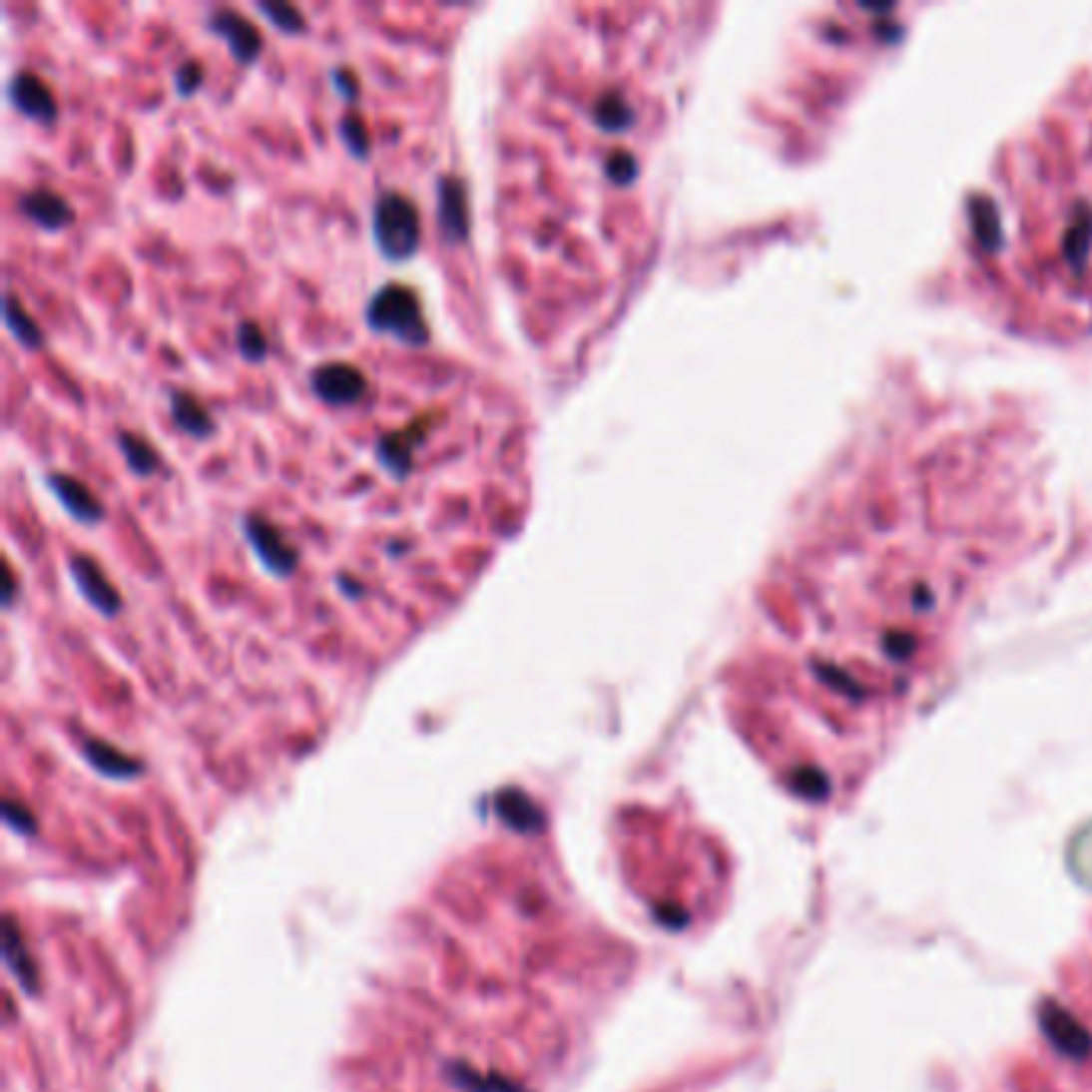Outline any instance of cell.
<instances>
[{
    "label": "cell",
    "instance_id": "6da1fadb",
    "mask_svg": "<svg viewBox=\"0 0 1092 1092\" xmlns=\"http://www.w3.org/2000/svg\"><path fill=\"white\" fill-rule=\"evenodd\" d=\"M961 267L1006 330L1044 343L1092 333V68L993 158L964 209Z\"/></svg>",
    "mask_w": 1092,
    "mask_h": 1092
},
{
    "label": "cell",
    "instance_id": "7a4b0ae2",
    "mask_svg": "<svg viewBox=\"0 0 1092 1092\" xmlns=\"http://www.w3.org/2000/svg\"><path fill=\"white\" fill-rule=\"evenodd\" d=\"M365 320L368 327L378 333H388L394 340H401L407 346H426L429 343V324L423 314V304L417 298V291L404 282H388L381 285L372 301L365 307Z\"/></svg>",
    "mask_w": 1092,
    "mask_h": 1092
},
{
    "label": "cell",
    "instance_id": "3957f363",
    "mask_svg": "<svg viewBox=\"0 0 1092 1092\" xmlns=\"http://www.w3.org/2000/svg\"><path fill=\"white\" fill-rule=\"evenodd\" d=\"M372 235H375V248L381 251V257H388L391 264H404V260H410L420 251V241H423V222H420L417 203L394 190L381 193L375 199V212H372Z\"/></svg>",
    "mask_w": 1092,
    "mask_h": 1092
},
{
    "label": "cell",
    "instance_id": "277c9868",
    "mask_svg": "<svg viewBox=\"0 0 1092 1092\" xmlns=\"http://www.w3.org/2000/svg\"><path fill=\"white\" fill-rule=\"evenodd\" d=\"M244 535L254 548L260 564L267 567L273 577H291L298 571V548L288 542L285 532L260 513L244 516Z\"/></svg>",
    "mask_w": 1092,
    "mask_h": 1092
},
{
    "label": "cell",
    "instance_id": "5b68a950",
    "mask_svg": "<svg viewBox=\"0 0 1092 1092\" xmlns=\"http://www.w3.org/2000/svg\"><path fill=\"white\" fill-rule=\"evenodd\" d=\"M439 420H442V413L426 410V413H420V417H413L404 429L381 436L378 445H375L378 465L388 471L391 478H407V474L413 471V452H417L420 445L426 442L429 429H433Z\"/></svg>",
    "mask_w": 1092,
    "mask_h": 1092
},
{
    "label": "cell",
    "instance_id": "8992f818",
    "mask_svg": "<svg viewBox=\"0 0 1092 1092\" xmlns=\"http://www.w3.org/2000/svg\"><path fill=\"white\" fill-rule=\"evenodd\" d=\"M1038 1025L1044 1038H1048L1060 1054H1067L1070 1060H1086L1092 1054V1032L1073 1016L1067 1006L1054 1003V999H1044L1038 1009Z\"/></svg>",
    "mask_w": 1092,
    "mask_h": 1092
},
{
    "label": "cell",
    "instance_id": "52a82bcc",
    "mask_svg": "<svg viewBox=\"0 0 1092 1092\" xmlns=\"http://www.w3.org/2000/svg\"><path fill=\"white\" fill-rule=\"evenodd\" d=\"M311 388H314V394L320 397V401L330 404V407H352L365 397L368 381L356 365L324 362L311 372Z\"/></svg>",
    "mask_w": 1092,
    "mask_h": 1092
},
{
    "label": "cell",
    "instance_id": "ba28073f",
    "mask_svg": "<svg viewBox=\"0 0 1092 1092\" xmlns=\"http://www.w3.org/2000/svg\"><path fill=\"white\" fill-rule=\"evenodd\" d=\"M206 29L228 45L231 55H235L241 65H254L260 52H264V36H260V29L244 17V13L231 10V7L212 10L206 20Z\"/></svg>",
    "mask_w": 1092,
    "mask_h": 1092
},
{
    "label": "cell",
    "instance_id": "9c48e42d",
    "mask_svg": "<svg viewBox=\"0 0 1092 1092\" xmlns=\"http://www.w3.org/2000/svg\"><path fill=\"white\" fill-rule=\"evenodd\" d=\"M68 571H71L74 587L81 590V596L100 615L113 619V615L122 612V593L116 590V583L106 577V571H103V567L94 558H90V555H71L68 558Z\"/></svg>",
    "mask_w": 1092,
    "mask_h": 1092
},
{
    "label": "cell",
    "instance_id": "30bf717a",
    "mask_svg": "<svg viewBox=\"0 0 1092 1092\" xmlns=\"http://www.w3.org/2000/svg\"><path fill=\"white\" fill-rule=\"evenodd\" d=\"M436 203H439V231L445 244H465L471 231V206L468 187L455 174H445L436 183Z\"/></svg>",
    "mask_w": 1092,
    "mask_h": 1092
},
{
    "label": "cell",
    "instance_id": "8fae6325",
    "mask_svg": "<svg viewBox=\"0 0 1092 1092\" xmlns=\"http://www.w3.org/2000/svg\"><path fill=\"white\" fill-rule=\"evenodd\" d=\"M7 97L13 103V110H17L20 116H26V119L39 122V126H52V122L58 119L55 90L45 84L36 71H17L13 74Z\"/></svg>",
    "mask_w": 1092,
    "mask_h": 1092
},
{
    "label": "cell",
    "instance_id": "7c38bea8",
    "mask_svg": "<svg viewBox=\"0 0 1092 1092\" xmlns=\"http://www.w3.org/2000/svg\"><path fill=\"white\" fill-rule=\"evenodd\" d=\"M45 484H49V490L58 497V503L65 506V513L77 522H84V526H100L106 510L100 497L90 490L81 478H71V474H61V471H52L45 474Z\"/></svg>",
    "mask_w": 1092,
    "mask_h": 1092
},
{
    "label": "cell",
    "instance_id": "4fadbf2b",
    "mask_svg": "<svg viewBox=\"0 0 1092 1092\" xmlns=\"http://www.w3.org/2000/svg\"><path fill=\"white\" fill-rule=\"evenodd\" d=\"M20 212L29 222L45 228V231H61L74 222V209L61 193L55 190H29L20 199Z\"/></svg>",
    "mask_w": 1092,
    "mask_h": 1092
},
{
    "label": "cell",
    "instance_id": "5bb4252c",
    "mask_svg": "<svg viewBox=\"0 0 1092 1092\" xmlns=\"http://www.w3.org/2000/svg\"><path fill=\"white\" fill-rule=\"evenodd\" d=\"M171 413H174V423L183 429L187 436L193 439H206L215 433V417L212 410L199 401V397L193 391H171Z\"/></svg>",
    "mask_w": 1092,
    "mask_h": 1092
},
{
    "label": "cell",
    "instance_id": "9a60e30c",
    "mask_svg": "<svg viewBox=\"0 0 1092 1092\" xmlns=\"http://www.w3.org/2000/svg\"><path fill=\"white\" fill-rule=\"evenodd\" d=\"M593 122L599 132H609V135H619V132H628L638 122V113L635 106L625 100L622 90H606V94H599L596 103H593Z\"/></svg>",
    "mask_w": 1092,
    "mask_h": 1092
},
{
    "label": "cell",
    "instance_id": "2e32d148",
    "mask_svg": "<svg viewBox=\"0 0 1092 1092\" xmlns=\"http://www.w3.org/2000/svg\"><path fill=\"white\" fill-rule=\"evenodd\" d=\"M116 442H119V452H122V458H126L129 471H132V474H138V478H151V474H158V471L164 468L161 452L154 449V445H151L145 436H138V433H129V429H122Z\"/></svg>",
    "mask_w": 1092,
    "mask_h": 1092
},
{
    "label": "cell",
    "instance_id": "e0dca14e",
    "mask_svg": "<svg viewBox=\"0 0 1092 1092\" xmlns=\"http://www.w3.org/2000/svg\"><path fill=\"white\" fill-rule=\"evenodd\" d=\"M4 324L10 330V336L26 349H42L45 346V333L36 324V317L26 311V307L17 301V295L4 298Z\"/></svg>",
    "mask_w": 1092,
    "mask_h": 1092
},
{
    "label": "cell",
    "instance_id": "ac0fdd59",
    "mask_svg": "<svg viewBox=\"0 0 1092 1092\" xmlns=\"http://www.w3.org/2000/svg\"><path fill=\"white\" fill-rule=\"evenodd\" d=\"M603 171H606V180L612 183V187H632V183L638 180L641 164H638V158H635L632 151L615 148V151H609V154H606Z\"/></svg>",
    "mask_w": 1092,
    "mask_h": 1092
},
{
    "label": "cell",
    "instance_id": "d6986e66",
    "mask_svg": "<svg viewBox=\"0 0 1092 1092\" xmlns=\"http://www.w3.org/2000/svg\"><path fill=\"white\" fill-rule=\"evenodd\" d=\"M257 10L264 13V17H267L275 29H279V33H285V36H301L304 29H307V26H304V17H301V10H298V7H291V4H270V0H260Z\"/></svg>",
    "mask_w": 1092,
    "mask_h": 1092
},
{
    "label": "cell",
    "instance_id": "ffe728a7",
    "mask_svg": "<svg viewBox=\"0 0 1092 1092\" xmlns=\"http://www.w3.org/2000/svg\"><path fill=\"white\" fill-rule=\"evenodd\" d=\"M238 349L248 362H264L270 356V340L257 320H241L238 324Z\"/></svg>",
    "mask_w": 1092,
    "mask_h": 1092
},
{
    "label": "cell",
    "instance_id": "44dd1931",
    "mask_svg": "<svg viewBox=\"0 0 1092 1092\" xmlns=\"http://www.w3.org/2000/svg\"><path fill=\"white\" fill-rule=\"evenodd\" d=\"M340 138L346 142V148H349L352 158H359V161H365V158H368V151H372V138H368V126H365V119H362L359 113H346V116L340 119Z\"/></svg>",
    "mask_w": 1092,
    "mask_h": 1092
},
{
    "label": "cell",
    "instance_id": "7402d4cb",
    "mask_svg": "<svg viewBox=\"0 0 1092 1092\" xmlns=\"http://www.w3.org/2000/svg\"><path fill=\"white\" fill-rule=\"evenodd\" d=\"M789 786H792L795 795L811 798V802H820V798L829 795V779L820 773V769H814V766L795 769V773L789 776Z\"/></svg>",
    "mask_w": 1092,
    "mask_h": 1092
},
{
    "label": "cell",
    "instance_id": "603a6c76",
    "mask_svg": "<svg viewBox=\"0 0 1092 1092\" xmlns=\"http://www.w3.org/2000/svg\"><path fill=\"white\" fill-rule=\"evenodd\" d=\"M203 81H206V71H203V65H199V61H183V65L177 68V94L180 97H193L196 94V90L199 87H203Z\"/></svg>",
    "mask_w": 1092,
    "mask_h": 1092
},
{
    "label": "cell",
    "instance_id": "cb8c5ba5",
    "mask_svg": "<svg viewBox=\"0 0 1092 1092\" xmlns=\"http://www.w3.org/2000/svg\"><path fill=\"white\" fill-rule=\"evenodd\" d=\"M330 84L336 87V94H340L343 100H349V103H356V100H359V94H362L359 77L352 74L349 68H336V71H330Z\"/></svg>",
    "mask_w": 1092,
    "mask_h": 1092
},
{
    "label": "cell",
    "instance_id": "d4e9b609",
    "mask_svg": "<svg viewBox=\"0 0 1092 1092\" xmlns=\"http://www.w3.org/2000/svg\"><path fill=\"white\" fill-rule=\"evenodd\" d=\"M4 606H13V599H17V571H13V564L7 561L4 564Z\"/></svg>",
    "mask_w": 1092,
    "mask_h": 1092
},
{
    "label": "cell",
    "instance_id": "484cf974",
    "mask_svg": "<svg viewBox=\"0 0 1092 1092\" xmlns=\"http://www.w3.org/2000/svg\"><path fill=\"white\" fill-rule=\"evenodd\" d=\"M336 583H340V587H343V593H346L349 599H359V596H365V587H362V583L349 580L346 574H340V577H336Z\"/></svg>",
    "mask_w": 1092,
    "mask_h": 1092
}]
</instances>
